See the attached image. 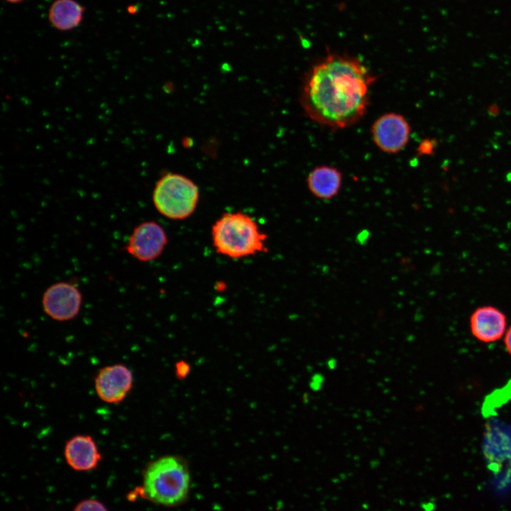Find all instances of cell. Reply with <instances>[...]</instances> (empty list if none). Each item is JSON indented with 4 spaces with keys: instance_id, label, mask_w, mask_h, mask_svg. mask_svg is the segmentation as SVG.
I'll list each match as a JSON object with an SVG mask.
<instances>
[{
    "instance_id": "12",
    "label": "cell",
    "mask_w": 511,
    "mask_h": 511,
    "mask_svg": "<svg viewBox=\"0 0 511 511\" xmlns=\"http://www.w3.org/2000/svg\"><path fill=\"white\" fill-rule=\"evenodd\" d=\"M83 8L74 0H57L51 6L49 19L57 28L62 31L76 27L81 21Z\"/></svg>"
},
{
    "instance_id": "17",
    "label": "cell",
    "mask_w": 511,
    "mask_h": 511,
    "mask_svg": "<svg viewBox=\"0 0 511 511\" xmlns=\"http://www.w3.org/2000/svg\"><path fill=\"white\" fill-rule=\"evenodd\" d=\"M327 365H328L329 368L334 369L336 368V361L334 358H330L327 362Z\"/></svg>"
},
{
    "instance_id": "3",
    "label": "cell",
    "mask_w": 511,
    "mask_h": 511,
    "mask_svg": "<svg viewBox=\"0 0 511 511\" xmlns=\"http://www.w3.org/2000/svg\"><path fill=\"white\" fill-rule=\"evenodd\" d=\"M189 473L185 462L174 456H165L147 467L142 491L146 498L163 505H175L187 496Z\"/></svg>"
},
{
    "instance_id": "18",
    "label": "cell",
    "mask_w": 511,
    "mask_h": 511,
    "mask_svg": "<svg viewBox=\"0 0 511 511\" xmlns=\"http://www.w3.org/2000/svg\"><path fill=\"white\" fill-rule=\"evenodd\" d=\"M7 1L11 2V3H18L22 0H6Z\"/></svg>"
},
{
    "instance_id": "4",
    "label": "cell",
    "mask_w": 511,
    "mask_h": 511,
    "mask_svg": "<svg viewBox=\"0 0 511 511\" xmlns=\"http://www.w3.org/2000/svg\"><path fill=\"white\" fill-rule=\"evenodd\" d=\"M199 193L197 185L177 173H167L156 182L153 202L157 211L172 220L190 216L197 206Z\"/></svg>"
},
{
    "instance_id": "8",
    "label": "cell",
    "mask_w": 511,
    "mask_h": 511,
    "mask_svg": "<svg viewBox=\"0 0 511 511\" xmlns=\"http://www.w3.org/2000/svg\"><path fill=\"white\" fill-rule=\"evenodd\" d=\"M133 375L125 365L116 363L101 368L94 378L99 398L109 404L122 402L133 388Z\"/></svg>"
},
{
    "instance_id": "5",
    "label": "cell",
    "mask_w": 511,
    "mask_h": 511,
    "mask_svg": "<svg viewBox=\"0 0 511 511\" xmlns=\"http://www.w3.org/2000/svg\"><path fill=\"white\" fill-rule=\"evenodd\" d=\"M167 243L163 226L155 221H145L133 229L124 251L140 262H149L162 254Z\"/></svg>"
},
{
    "instance_id": "13",
    "label": "cell",
    "mask_w": 511,
    "mask_h": 511,
    "mask_svg": "<svg viewBox=\"0 0 511 511\" xmlns=\"http://www.w3.org/2000/svg\"><path fill=\"white\" fill-rule=\"evenodd\" d=\"M74 511H108L105 506L99 501L88 499L81 501L75 508Z\"/></svg>"
},
{
    "instance_id": "1",
    "label": "cell",
    "mask_w": 511,
    "mask_h": 511,
    "mask_svg": "<svg viewBox=\"0 0 511 511\" xmlns=\"http://www.w3.org/2000/svg\"><path fill=\"white\" fill-rule=\"evenodd\" d=\"M375 80L358 58L330 53L307 75L301 92L302 107L320 125L347 128L366 113L370 87Z\"/></svg>"
},
{
    "instance_id": "7",
    "label": "cell",
    "mask_w": 511,
    "mask_h": 511,
    "mask_svg": "<svg viewBox=\"0 0 511 511\" xmlns=\"http://www.w3.org/2000/svg\"><path fill=\"white\" fill-rule=\"evenodd\" d=\"M410 126L401 114L388 113L378 117L371 126L373 140L382 151L396 153L407 145Z\"/></svg>"
},
{
    "instance_id": "10",
    "label": "cell",
    "mask_w": 511,
    "mask_h": 511,
    "mask_svg": "<svg viewBox=\"0 0 511 511\" xmlns=\"http://www.w3.org/2000/svg\"><path fill=\"white\" fill-rule=\"evenodd\" d=\"M64 454L67 464L77 471L93 470L101 459L95 441L87 434L70 438L65 444Z\"/></svg>"
},
{
    "instance_id": "11",
    "label": "cell",
    "mask_w": 511,
    "mask_h": 511,
    "mask_svg": "<svg viewBox=\"0 0 511 511\" xmlns=\"http://www.w3.org/2000/svg\"><path fill=\"white\" fill-rule=\"evenodd\" d=\"M307 183L308 189L314 197L329 200L339 192L342 175L333 166H317L309 173Z\"/></svg>"
},
{
    "instance_id": "9",
    "label": "cell",
    "mask_w": 511,
    "mask_h": 511,
    "mask_svg": "<svg viewBox=\"0 0 511 511\" xmlns=\"http://www.w3.org/2000/svg\"><path fill=\"white\" fill-rule=\"evenodd\" d=\"M505 314L493 306L477 308L470 318V327L473 335L485 343L500 339L506 330Z\"/></svg>"
},
{
    "instance_id": "14",
    "label": "cell",
    "mask_w": 511,
    "mask_h": 511,
    "mask_svg": "<svg viewBox=\"0 0 511 511\" xmlns=\"http://www.w3.org/2000/svg\"><path fill=\"white\" fill-rule=\"evenodd\" d=\"M324 376L321 373H315L314 374L310 380L309 386L312 390L314 391L319 390L323 385L324 383Z\"/></svg>"
},
{
    "instance_id": "2",
    "label": "cell",
    "mask_w": 511,
    "mask_h": 511,
    "mask_svg": "<svg viewBox=\"0 0 511 511\" xmlns=\"http://www.w3.org/2000/svg\"><path fill=\"white\" fill-rule=\"evenodd\" d=\"M268 236L249 215L227 212L211 227V239L216 253L231 258H241L268 251Z\"/></svg>"
},
{
    "instance_id": "6",
    "label": "cell",
    "mask_w": 511,
    "mask_h": 511,
    "mask_svg": "<svg viewBox=\"0 0 511 511\" xmlns=\"http://www.w3.org/2000/svg\"><path fill=\"white\" fill-rule=\"evenodd\" d=\"M82 295L72 283L57 282L50 285L43 292L41 304L44 312L57 322L75 318L81 309Z\"/></svg>"
},
{
    "instance_id": "15",
    "label": "cell",
    "mask_w": 511,
    "mask_h": 511,
    "mask_svg": "<svg viewBox=\"0 0 511 511\" xmlns=\"http://www.w3.org/2000/svg\"><path fill=\"white\" fill-rule=\"evenodd\" d=\"M435 145L430 140H425L422 142L419 146V153L422 154H430L433 152Z\"/></svg>"
},
{
    "instance_id": "16",
    "label": "cell",
    "mask_w": 511,
    "mask_h": 511,
    "mask_svg": "<svg viewBox=\"0 0 511 511\" xmlns=\"http://www.w3.org/2000/svg\"><path fill=\"white\" fill-rule=\"evenodd\" d=\"M505 345L507 351L511 354V326L509 328L505 334Z\"/></svg>"
}]
</instances>
